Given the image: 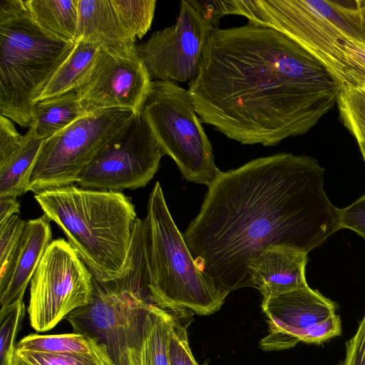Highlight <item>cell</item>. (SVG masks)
Instances as JSON below:
<instances>
[{"mask_svg": "<svg viewBox=\"0 0 365 365\" xmlns=\"http://www.w3.org/2000/svg\"><path fill=\"white\" fill-rule=\"evenodd\" d=\"M324 172L316 159L292 153L220 171L182 235L211 283L227 294L254 287L250 266L262 251L282 246L308 254L341 229Z\"/></svg>", "mask_w": 365, "mask_h": 365, "instance_id": "cell-1", "label": "cell"}, {"mask_svg": "<svg viewBox=\"0 0 365 365\" xmlns=\"http://www.w3.org/2000/svg\"><path fill=\"white\" fill-rule=\"evenodd\" d=\"M189 92L201 120L242 144L273 146L305 134L336 104L339 86L283 34L215 27Z\"/></svg>", "mask_w": 365, "mask_h": 365, "instance_id": "cell-2", "label": "cell"}, {"mask_svg": "<svg viewBox=\"0 0 365 365\" xmlns=\"http://www.w3.org/2000/svg\"><path fill=\"white\" fill-rule=\"evenodd\" d=\"M225 15L273 29L314 58L339 89L365 86L363 0L222 1Z\"/></svg>", "mask_w": 365, "mask_h": 365, "instance_id": "cell-3", "label": "cell"}, {"mask_svg": "<svg viewBox=\"0 0 365 365\" xmlns=\"http://www.w3.org/2000/svg\"><path fill=\"white\" fill-rule=\"evenodd\" d=\"M34 199L96 280L123 274L138 218L128 196L72 185L36 193Z\"/></svg>", "mask_w": 365, "mask_h": 365, "instance_id": "cell-4", "label": "cell"}, {"mask_svg": "<svg viewBox=\"0 0 365 365\" xmlns=\"http://www.w3.org/2000/svg\"><path fill=\"white\" fill-rule=\"evenodd\" d=\"M76 43L41 29L24 1L0 0V114L32 127L38 98Z\"/></svg>", "mask_w": 365, "mask_h": 365, "instance_id": "cell-5", "label": "cell"}, {"mask_svg": "<svg viewBox=\"0 0 365 365\" xmlns=\"http://www.w3.org/2000/svg\"><path fill=\"white\" fill-rule=\"evenodd\" d=\"M144 223L151 302L167 310L187 309L199 315L218 311L228 294L212 284L196 264L159 182L149 195Z\"/></svg>", "mask_w": 365, "mask_h": 365, "instance_id": "cell-6", "label": "cell"}, {"mask_svg": "<svg viewBox=\"0 0 365 365\" xmlns=\"http://www.w3.org/2000/svg\"><path fill=\"white\" fill-rule=\"evenodd\" d=\"M164 155L176 163L187 181L209 186L220 170L188 90L155 80L142 112Z\"/></svg>", "mask_w": 365, "mask_h": 365, "instance_id": "cell-7", "label": "cell"}, {"mask_svg": "<svg viewBox=\"0 0 365 365\" xmlns=\"http://www.w3.org/2000/svg\"><path fill=\"white\" fill-rule=\"evenodd\" d=\"M135 113L111 109L86 114L45 140L34 168L29 191L76 185L102 148Z\"/></svg>", "mask_w": 365, "mask_h": 365, "instance_id": "cell-8", "label": "cell"}, {"mask_svg": "<svg viewBox=\"0 0 365 365\" xmlns=\"http://www.w3.org/2000/svg\"><path fill=\"white\" fill-rule=\"evenodd\" d=\"M93 279L68 241L52 240L30 282L27 311L32 328L48 331L74 310L88 304Z\"/></svg>", "mask_w": 365, "mask_h": 365, "instance_id": "cell-9", "label": "cell"}, {"mask_svg": "<svg viewBox=\"0 0 365 365\" xmlns=\"http://www.w3.org/2000/svg\"><path fill=\"white\" fill-rule=\"evenodd\" d=\"M164 155L141 113H133L81 173L76 185L121 192L145 187Z\"/></svg>", "mask_w": 365, "mask_h": 365, "instance_id": "cell-10", "label": "cell"}, {"mask_svg": "<svg viewBox=\"0 0 365 365\" xmlns=\"http://www.w3.org/2000/svg\"><path fill=\"white\" fill-rule=\"evenodd\" d=\"M216 25L196 1H181L175 24L155 31L136 46L151 78L192 82L198 74L205 46Z\"/></svg>", "mask_w": 365, "mask_h": 365, "instance_id": "cell-11", "label": "cell"}, {"mask_svg": "<svg viewBox=\"0 0 365 365\" xmlns=\"http://www.w3.org/2000/svg\"><path fill=\"white\" fill-rule=\"evenodd\" d=\"M268 334L259 341L265 351L292 348L299 342L320 344L341 334L336 304L309 286L262 299Z\"/></svg>", "mask_w": 365, "mask_h": 365, "instance_id": "cell-12", "label": "cell"}, {"mask_svg": "<svg viewBox=\"0 0 365 365\" xmlns=\"http://www.w3.org/2000/svg\"><path fill=\"white\" fill-rule=\"evenodd\" d=\"M152 78L137 51L100 48L91 72L75 90L87 114L111 109L141 113Z\"/></svg>", "mask_w": 365, "mask_h": 365, "instance_id": "cell-13", "label": "cell"}, {"mask_svg": "<svg viewBox=\"0 0 365 365\" xmlns=\"http://www.w3.org/2000/svg\"><path fill=\"white\" fill-rule=\"evenodd\" d=\"M148 289L134 292L118 314L114 324L96 339L106 346L114 365H148L145 351Z\"/></svg>", "mask_w": 365, "mask_h": 365, "instance_id": "cell-14", "label": "cell"}, {"mask_svg": "<svg viewBox=\"0 0 365 365\" xmlns=\"http://www.w3.org/2000/svg\"><path fill=\"white\" fill-rule=\"evenodd\" d=\"M307 253L295 249L273 246L252 262L250 273L253 287L263 299L308 286L305 277Z\"/></svg>", "mask_w": 365, "mask_h": 365, "instance_id": "cell-15", "label": "cell"}, {"mask_svg": "<svg viewBox=\"0 0 365 365\" xmlns=\"http://www.w3.org/2000/svg\"><path fill=\"white\" fill-rule=\"evenodd\" d=\"M51 241L50 220L44 214L26 221L9 277L0 289L1 308L23 301L27 286Z\"/></svg>", "mask_w": 365, "mask_h": 365, "instance_id": "cell-16", "label": "cell"}, {"mask_svg": "<svg viewBox=\"0 0 365 365\" xmlns=\"http://www.w3.org/2000/svg\"><path fill=\"white\" fill-rule=\"evenodd\" d=\"M78 8L77 41L93 43L112 53L136 48V38L124 28L110 0H78Z\"/></svg>", "mask_w": 365, "mask_h": 365, "instance_id": "cell-17", "label": "cell"}, {"mask_svg": "<svg viewBox=\"0 0 365 365\" xmlns=\"http://www.w3.org/2000/svg\"><path fill=\"white\" fill-rule=\"evenodd\" d=\"M44 140L32 126L22 144L0 162V197H19L29 191L31 174Z\"/></svg>", "mask_w": 365, "mask_h": 365, "instance_id": "cell-18", "label": "cell"}, {"mask_svg": "<svg viewBox=\"0 0 365 365\" xmlns=\"http://www.w3.org/2000/svg\"><path fill=\"white\" fill-rule=\"evenodd\" d=\"M33 21L48 34L66 42L77 41L78 0H26Z\"/></svg>", "mask_w": 365, "mask_h": 365, "instance_id": "cell-19", "label": "cell"}, {"mask_svg": "<svg viewBox=\"0 0 365 365\" xmlns=\"http://www.w3.org/2000/svg\"><path fill=\"white\" fill-rule=\"evenodd\" d=\"M99 51L100 48L95 44L78 41L69 56L53 73L37 101L75 91L91 72Z\"/></svg>", "mask_w": 365, "mask_h": 365, "instance_id": "cell-20", "label": "cell"}, {"mask_svg": "<svg viewBox=\"0 0 365 365\" xmlns=\"http://www.w3.org/2000/svg\"><path fill=\"white\" fill-rule=\"evenodd\" d=\"M75 91L38 101L34 108L36 134L47 140L86 115Z\"/></svg>", "mask_w": 365, "mask_h": 365, "instance_id": "cell-21", "label": "cell"}, {"mask_svg": "<svg viewBox=\"0 0 365 365\" xmlns=\"http://www.w3.org/2000/svg\"><path fill=\"white\" fill-rule=\"evenodd\" d=\"M16 349L51 354H87L110 358L106 345L86 334L73 333L40 335L21 339Z\"/></svg>", "mask_w": 365, "mask_h": 365, "instance_id": "cell-22", "label": "cell"}, {"mask_svg": "<svg viewBox=\"0 0 365 365\" xmlns=\"http://www.w3.org/2000/svg\"><path fill=\"white\" fill-rule=\"evenodd\" d=\"M173 310L150 303L146 314L145 351L148 365H170L168 341Z\"/></svg>", "mask_w": 365, "mask_h": 365, "instance_id": "cell-23", "label": "cell"}, {"mask_svg": "<svg viewBox=\"0 0 365 365\" xmlns=\"http://www.w3.org/2000/svg\"><path fill=\"white\" fill-rule=\"evenodd\" d=\"M336 105L341 120L355 138L365 163V86L339 89Z\"/></svg>", "mask_w": 365, "mask_h": 365, "instance_id": "cell-24", "label": "cell"}, {"mask_svg": "<svg viewBox=\"0 0 365 365\" xmlns=\"http://www.w3.org/2000/svg\"><path fill=\"white\" fill-rule=\"evenodd\" d=\"M126 31L135 38H141L150 29L155 0H110Z\"/></svg>", "mask_w": 365, "mask_h": 365, "instance_id": "cell-25", "label": "cell"}, {"mask_svg": "<svg viewBox=\"0 0 365 365\" xmlns=\"http://www.w3.org/2000/svg\"><path fill=\"white\" fill-rule=\"evenodd\" d=\"M26 221L14 215L0 223V288L6 283L18 254Z\"/></svg>", "mask_w": 365, "mask_h": 365, "instance_id": "cell-26", "label": "cell"}, {"mask_svg": "<svg viewBox=\"0 0 365 365\" xmlns=\"http://www.w3.org/2000/svg\"><path fill=\"white\" fill-rule=\"evenodd\" d=\"M13 365H114L110 358L95 355L51 354L16 349Z\"/></svg>", "mask_w": 365, "mask_h": 365, "instance_id": "cell-27", "label": "cell"}, {"mask_svg": "<svg viewBox=\"0 0 365 365\" xmlns=\"http://www.w3.org/2000/svg\"><path fill=\"white\" fill-rule=\"evenodd\" d=\"M25 314L24 301L0 310V365H13L16 338Z\"/></svg>", "mask_w": 365, "mask_h": 365, "instance_id": "cell-28", "label": "cell"}, {"mask_svg": "<svg viewBox=\"0 0 365 365\" xmlns=\"http://www.w3.org/2000/svg\"><path fill=\"white\" fill-rule=\"evenodd\" d=\"M190 310L173 312L168 341L170 365H199L190 348L185 317Z\"/></svg>", "mask_w": 365, "mask_h": 365, "instance_id": "cell-29", "label": "cell"}, {"mask_svg": "<svg viewBox=\"0 0 365 365\" xmlns=\"http://www.w3.org/2000/svg\"><path fill=\"white\" fill-rule=\"evenodd\" d=\"M338 365H365V313L355 334L346 342L344 358Z\"/></svg>", "mask_w": 365, "mask_h": 365, "instance_id": "cell-30", "label": "cell"}, {"mask_svg": "<svg viewBox=\"0 0 365 365\" xmlns=\"http://www.w3.org/2000/svg\"><path fill=\"white\" fill-rule=\"evenodd\" d=\"M340 219L341 228L351 230L365 240V195L340 209Z\"/></svg>", "mask_w": 365, "mask_h": 365, "instance_id": "cell-31", "label": "cell"}, {"mask_svg": "<svg viewBox=\"0 0 365 365\" xmlns=\"http://www.w3.org/2000/svg\"><path fill=\"white\" fill-rule=\"evenodd\" d=\"M24 135L16 129L13 121L0 115V162L7 158L23 143Z\"/></svg>", "mask_w": 365, "mask_h": 365, "instance_id": "cell-32", "label": "cell"}, {"mask_svg": "<svg viewBox=\"0 0 365 365\" xmlns=\"http://www.w3.org/2000/svg\"><path fill=\"white\" fill-rule=\"evenodd\" d=\"M20 213V204L16 197L1 196L0 197V223L14 215Z\"/></svg>", "mask_w": 365, "mask_h": 365, "instance_id": "cell-33", "label": "cell"}, {"mask_svg": "<svg viewBox=\"0 0 365 365\" xmlns=\"http://www.w3.org/2000/svg\"><path fill=\"white\" fill-rule=\"evenodd\" d=\"M363 10H364V17H365V0H363Z\"/></svg>", "mask_w": 365, "mask_h": 365, "instance_id": "cell-34", "label": "cell"}]
</instances>
